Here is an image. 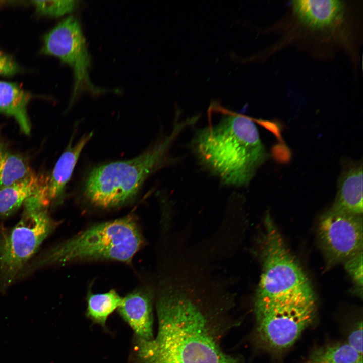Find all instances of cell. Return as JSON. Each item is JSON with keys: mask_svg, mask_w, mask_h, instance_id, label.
Segmentation results:
<instances>
[{"mask_svg": "<svg viewBox=\"0 0 363 363\" xmlns=\"http://www.w3.org/2000/svg\"><path fill=\"white\" fill-rule=\"evenodd\" d=\"M219 108L225 115L196 132L192 149L200 164L222 183L247 186L266 160V149L250 118Z\"/></svg>", "mask_w": 363, "mask_h": 363, "instance_id": "obj_2", "label": "cell"}, {"mask_svg": "<svg viewBox=\"0 0 363 363\" xmlns=\"http://www.w3.org/2000/svg\"><path fill=\"white\" fill-rule=\"evenodd\" d=\"M31 97L16 83L0 81V112L14 117L26 135L31 129L27 110Z\"/></svg>", "mask_w": 363, "mask_h": 363, "instance_id": "obj_14", "label": "cell"}, {"mask_svg": "<svg viewBox=\"0 0 363 363\" xmlns=\"http://www.w3.org/2000/svg\"><path fill=\"white\" fill-rule=\"evenodd\" d=\"M156 309L157 335L150 340L136 338L135 363H242L222 349L210 318L185 295L165 292Z\"/></svg>", "mask_w": 363, "mask_h": 363, "instance_id": "obj_1", "label": "cell"}, {"mask_svg": "<svg viewBox=\"0 0 363 363\" xmlns=\"http://www.w3.org/2000/svg\"><path fill=\"white\" fill-rule=\"evenodd\" d=\"M362 322H359L349 334L347 343L362 355Z\"/></svg>", "mask_w": 363, "mask_h": 363, "instance_id": "obj_22", "label": "cell"}, {"mask_svg": "<svg viewBox=\"0 0 363 363\" xmlns=\"http://www.w3.org/2000/svg\"><path fill=\"white\" fill-rule=\"evenodd\" d=\"M362 359L347 342L333 343L315 349L307 363H356Z\"/></svg>", "mask_w": 363, "mask_h": 363, "instance_id": "obj_18", "label": "cell"}, {"mask_svg": "<svg viewBox=\"0 0 363 363\" xmlns=\"http://www.w3.org/2000/svg\"><path fill=\"white\" fill-rule=\"evenodd\" d=\"M122 298L114 289L103 293L91 291L87 296V316L94 323L105 327L108 317L121 304Z\"/></svg>", "mask_w": 363, "mask_h": 363, "instance_id": "obj_17", "label": "cell"}, {"mask_svg": "<svg viewBox=\"0 0 363 363\" xmlns=\"http://www.w3.org/2000/svg\"><path fill=\"white\" fill-rule=\"evenodd\" d=\"M347 272L351 277L358 291L362 293V251L352 256L343 262Z\"/></svg>", "mask_w": 363, "mask_h": 363, "instance_id": "obj_20", "label": "cell"}, {"mask_svg": "<svg viewBox=\"0 0 363 363\" xmlns=\"http://www.w3.org/2000/svg\"><path fill=\"white\" fill-rule=\"evenodd\" d=\"M262 270L254 306L316 304L310 282L269 214L265 219Z\"/></svg>", "mask_w": 363, "mask_h": 363, "instance_id": "obj_5", "label": "cell"}, {"mask_svg": "<svg viewBox=\"0 0 363 363\" xmlns=\"http://www.w3.org/2000/svg\"><path fill=\"white\" fill-rule=\"evenodd\" d=\"M362 166L353 165L345 170L338 182L334 202L330 210L362 215Z\"/></svg>", "mask_w": 363, "mask_h": 363, "instance_id": "obj_13", "label": "cell"}, {"mask_svg": "<svg viewBox=\"0 0 363 363\" xmlns=\"http://www.w3.org/2000/svg\"><path fill=\"white\" fill-rule=\"evenodd\" d=\"M257 333L262 345L273 352L291 347L315 317L316 304L254 306Z\"/></svg>", "mask_w": 363, "mask_h": 363, "instance_id": "obj_7", "label": "cell"}, {"mask_svg": "<svg viewBox=\"0 0 363 363\" xmlns=\"http://www.w3.org/2000/svg\"><path fill=\"white\" fill-rule=\"evenodd\" d=\"M144 240L133 214L100 223L46 250L31 260L20 278L46 267L98 260L129 264Z\"/></svg>", "mask_w": 363, "mask_h": 363, "instance_id": "obj_3", "label": "cell"}, {"mask_svg": "<svg viewBox=\"0 0 363 363\" xmlns=\"http://www.w3.org/2000/svg\"><path fill=\"white\" fill-rule=\"evenodd\" d=\"M5 3L4 1H0V6H1L2 5H3V3Z\"/></svg>", "mask_w": 363, "mask_h": 363, "instance_id": "obj_23", "label": "cell"}, {"mask_svg": "<svg viewBox=\"0 0 363 363\" xmlns=\"http://www.w3.org/2000/svg\"><path fill=\"white\" fill-rule=\"evenodd\" d=\"M41 52L59 58L73 70L75 83L73 101L81 91L94 93L101 90L95 86L89 76L90 57L78 20L71 16L58 23L44 37Z\"/></svg>", "mask_w": 363, "mask_h": 363, "instance_id": "obj_8", "label": "cell"}, {"mask_svg": "<svg viewBox=\"0 0 363 363\" xmlns=\"http://www.w3.org/2000/svg\"><path fill=\"white\" fill-rule=\"evenodd\" d=\"M92 135V133L84 135L73 145L71 140L51 174L46 176L44 184L31 197L36 204L46 209L50 205L61 202L65 187L71 178L80 154Z\"/></svg>", "mask_w": 363, "mask_h": 363, "instance_id": "obj_11", "label": "cell"}, {"mask_svg": "<svg viewBox=\"0 0 363 363\" xmlns=\"http://www.w3.org/2000/svg\"><path fill=\"white\" fill-rule=\"evenodd\" d=\"M185 126L177 123L170 135L136 158L93 168L84 186L86 199L103 208L117 207L130 202L146 178L163 165L172 143Z\"/></svg>", "mask_w": 363, "mask_h": 363, "instance_id": "obj_4", "label": "cell"}, {"mask_svg": "<svg viewBox=\"0 0 363 363\" xmlns=\"http://www.w3.org/2000/svg\"><path fill=\"white\" fill-rule=\"evenodd\" d=\"M56 226L46 208L24 207L16 224L0 232V292L5 293L19 280Z\"/></svg>", "mask_w": 363, "mask_h": 363, "instance_id": "obj_6", "label": "cell"}, {"mask_svg": "<svg viewBox=\"0 0 363 363\" xmlns=\"http://www.w3.org/2000/svg\"><path fill=\"white\" fill-rule=\"evenodd\" d=\"M39 14L58 17L74 10L78 2L74 0L33 1L31 2Z\"/></svg>", "mask_w": 363, "mask_h": 363, "instance_id": "obj_19", "label": "cell"}, {"mask_svg": "<svg viewBox=\"0 0 363 363\" xmlns=\"http://www.w3.org/2000/svg\"><path fill=\"white\" fill-rule=\"evenodd\" d=\"M46 176L33 172L29 176L0 190V218L15 213L29 198L34 195L45 182Z\"/></svg>", "mask_w": 363, "mask_h": 363, "instance_id": "obj_15", "label": "cell"}, {"mask_svg": "<svg viewBox=\"0 0 363 363\" xmlns=\"http://www.w3.org/2000/svg\"><path fill=\"white\" fill-rule=\"evenodd\" d=\"M356 363H362V359H361V360H359V361H357V362H356Z\"/></svg>", "mask_w": 363, "mask_h": 363, "instance_id": "obj_24", "label": "cell"}, {"mask_svg": "<svg viewBox=\"0 0 363 363\" xmlns=\"http://www.w3.org/2000/svg\"><path fill=\"white\" fill-rule=\"evenodd\" d=\"M153 297L148 289L140 288L122 298L118 312L134 331L136 338L150 340L153 333Z\"/></svg>", "mask_w": 363, "mask_h": 363, "instance_id": "obj_12", "label": "cell"}, {"mask_svg": "<svg viewBox=\"0 0 363 363\" xmlns=\"http://www.w3.org/2000/svg\"><path fill=\"white\" fill-rule=\"evenodd\" d=\"M33 172L27 158L11 149L0 136V190Z\"/></svg>", "mask_w": 363, "mask_h": 363, "instance_id": "obj_16", "label": "cell"}, {"mask_svg": "<svg viewBox=\"0 0 363 363\" xmlns=\"http://www.w3.org/2000/svg\"><path fill=\"white\" fill-rule=\"evenodd\" d=\"M318 235L328 262L343 263L362 251V215L329 209L320 219Z\"/></svg>", "mask_w": 363, "mask_h": 363, "instance_id": "obj_9", "label": "cell"}, {"mask_svg": "<svg viewBox=\"0 0 363 363\" xmlns=\"http://www.w3.org/2000/svg\"><path fill=\"white\" fill-rule=\"evenodd\" d=\"M295 19L305 29L316 34L342 38L347 21V9L343 2L336 0L292 1Z\"/></svg>", "mask_w": 363, "mask_h": 363, "instance_id": "obj_10", "label": "cell"}, {"mask_svg": "<svg viewBox=\"0 0 363 363\" xmlns=\"http://www.w3.org/2000/svg\"><path fill=\"white\" fill-rule=\"evenodd\" d=\"M21 67L16 60L9 54L0 50V75L11 76L20 72Z\"/></svg>", "mask_w": 363, "mask_h": 363, "instance_id": "obj_21", "label": "cell"}]
</instances>
